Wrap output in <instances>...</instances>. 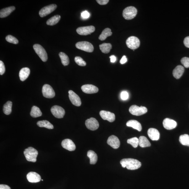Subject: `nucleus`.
Masks as SVG:
<instances>
[{
  "instance_id": "1",
  "label": "nucleus",
  "mask_w": 189,
  "mask_h": 189,
  "mask_svg": "<svg viewBox=\"0 0 189 189\" xmlns=\"http://www.w3.org/2000/svg\"><path fill=\"white\" fill-rule=\"evenodd\" d=\"M120 164L122 167H126L129 170L138 169L142 165L141 163L138 160L132 158L123 159L120 161Z\"/></svg>"
},
{
  "instance_id": "2",
  "label": "nucleus",
  "mask_w": 189,
  "mask_h": 189,
  "mask_svg": "<svg viewBox=\"0 0 189 189\" xmlns=\"http://www.w3.org/2000/svg\"><path fill=\"white\" fill-rule=\"evenodd\" d=\"M26 158L28 161L35 162L38 152L37 150L32 147H29L25 150L24 152Z\"/></svg>"
},
{
  "instance_id": "3",
  "label": "nucleus",
  "mask_w": 189,
  "mask_h": 189,
  "mask_svg": "<svg viewBox=\"0 0 189 189\" xmlns=\"http://www.w3.org/2000/svg\"><path fill=\"white\" fill-rule=\"evenodd\" d=\"M137 11L135 7L129 6L124 9L123 12V17L126 20H131L136 16Z\"/></svg>"
},
{
  "instance_id": "4",
  "label": "nucleus",
  "mask_w": 189,
  "mask_h": 189,
  "mask_svg": "<svg viewBox=\"0 0 189 189\" xmlns=\"http://www.w3.org/2000/svg\"><path fill=\"white\" fill-rule=\"evenodd\" d=\"M33 48L35 52L39 56L40 58L43 62L47 60L48 56L46 51L42 46L38 44L33 45Z\"/></svg>"
},
{
  "instance_id": "5",
  "label": "nucleus",
  "mask_w": 189,
  "mask_h": 189,
  "mask_svg": "<svg viewBox=\"0 0 189 189\" xmlns=\"http://www.w3.org/2000/svg\"><path fill=\"white\" fill-rule=\"evenodd\" d=\"M76 47L79 50L87 52H92L94 50V47L92 44L87 41H81L77 43Z\"/></svg>"
},
{
  "instance_id": "6",
  "label": "nucleus",
  "mask_w": 189,
  "mask_h": 189,
  "mask_svg": "<svg viewBox=\"0 0 189 189\" xmlns=\"http://www.w3.org/2000/svg\"><path fill=\"white\" fill-rule=\"evenodd\" d=\"M129 111L131 114L138 116L146 113L147 112V110L146 107L143 106L139 107L136 105H133L129 108Z\"/></svg>"
},
{
  "instance_id": "7",
  "label": "nucleus",
  "mask_w": 189,
  "mask_h": 189,
  "mask_svg": "<svg viewBox=\"0 0 189 189\" xmlns=\"http://www.w3.org/2000/svg\"><path fill=\"white\" fill-rule=\"evenodd\" d=\"M126 44L129 48L134 50L139 47L140 42L138 38L134 36H131L126 40Z\"/></svg>"
},
{
  "instance_id": "8",
  "label": "nucleus",
  "mask_w": 189,
  "mask_h": 189,
  "mask_svg": "<svg viewBox=\"0 0 189 189\" xmlns=\"http://www.w3.org/2000/svg\"><path fill=\"white\" fill-rule=\"evenodd\" d=\"M42 93L43 96L47 98H53L55 96V92L53 88L48 84H45L43 86Z\"/></svg>"
},
{
  "instance_id": "9",
  "label": "nucleus",
  "mask_w": 189,
  "mask_h": 189,
  "mask_svg": "<svg viewBox=\"0 0 189 189\" xmlns=\"http://www.w3.org/2000/svg\"><path fill=\"white\" fill-rule=\"evenodd\" d=\"M51 112L54 117L58 118L64 117L65 111L64 109L58 105H54L51 108Z\"/></svg>"
},
{
  "instance_id": "10",
  "label": "nucleus",
  "mask_w": 189,
  "mask_h": 189,
  "mask_svg": "<svg viewBox=\"0 0 189 189\" xmlns=\"http://www.w3.org/2000/svg\"><path fill=\"white\" fill-rule=\"evenodd\" d=\"M56 4H53L45 6L41 9L39 12V14L40 17H45L51 13L55 10L57 8Z\"/></svg>"
},
{
  "instance_id": "11",
  "label": "nucleus",
  "mask_w": 189,
  "mask_h": 189,
  "mask_svg": "<svg viewBox=\"0 0 189 189\" xmlns=\"http://www.w3.org/2000/svg\"><path fill=\"white\" fill-rule=\"evenodd\" d=\"M95 31V27L93 26L81 27L77 28L76 32L78 34L82 35H90Z\"/></svg>"
},
{
  "instance_id": "12",
  "label": "nucleus",
  "mask_w": 189,
  "mask_h": 189,
  "mask_svg": "<svg viewBox=\"0 0 189 189\" xmlns=\"http://www.w3.org/2000/svg\"><path fill=\"white\" fill-rule=\"evenodd\" d=\"M85 125L90 130L94 131L99 128V124L98 121L94 118H90L85 121Z\"/></svg>"
},
{
  "instance_id": "13",
  "label": "nucleus",
  "mask_w": 189,
  "mask_h": 189,
  "mask_svg": "<svg viewBox=\"0 0 189 189\" xmlns=\"http://www.w3.org/2000/svg\"><path fill=\"white\" fill-rule=\"evenodd\" d=\"M70 100L74 105L79 107L81 105V102L79 96L72 90L68 92Z\"/></svg>"
},
{
  "instance_id": "14",
  "label": "nucleus",
  "mask_w": 189,
  "mask_h": 189,
  "mask_svg": "<svg viewBox=\"0 0 189 189\" xmlns=\"http://www.w3.org/2000/svg\"><path fill=\"white\" fill-rule=\"evenodd\" d=\"M101 117L105 120H107L110 122H113L115 120L114 113L109 111L105 110L101 111L100 113Z\"/></svg>"
},
{
  "instance_id": "15",
  "label": "nucleus",
  "mask_w": 189,
  "mask_h": 189,
  "mask_svg": "<svg viewBox=\"0 0 189 189\" xmlns=\"http://www.w3.org/2000/svg\"><path fill=\"white\" fill-rule=\"evenodd\" d=\"M107 143L108 145L114 149H117L120 146V140L117 137L114 135H112L109 137Z\"/></svg>"
},
{
  "instance_id": "16",
  "label": "nucleus",
  "mask_w": 189,
  "mask_h": 189,
  "mask_svg": "<svg viewBox=\"0 0 189 189\" xmlns=\"http://www.w3.org/2000/svg\"><path fill=\"white\" fill-rule=\"evenodd\" d=\"M61 145L64 148L69 151H73L76 149V145L74 142L69 139L64 140L62 142Z\"/></svg>"
},
{
  "instance_id": "17",
  "label": "nucleus",
  "mask_w": 189,
  "mask_h": 189,
  "mask_svg": "<svg viewBox=\"0 0 189 189\" xmlns=\"http://www.w3.org/2000/svg\"><path fill=\"white\" fill-rule=\"evenodd\" d=\"M81 89L84 92L88 94H94L98 91V88L92 84H85L82 85Z\"/></svg>"
},
{
  "instance_id": "18",
  "label": "nucleus",
  "mask_w": 189,
  "mask_h": 189,
  "mask_svg": "<svg viewBox=\"0 0 189 189\" xmlns=\"http://www.w3.org/2000/svg\"><path fill=\"white\" fill-rule=\"evenodd\" d=\"M163 125L165 129L170 130L175 128L177 126V123L172 119L166 118L163 121Z\"/></svg>"
},
{
  "instance_id": "19",
  "label": "nucleus",
  "mask_w": 189,
  "mask_h": 189,
  "mask_svg": "<svg viewBox=\"0 0 189 189\" xmlns=\"http://www.w3.org/2000/svg\"><path fill=\"white\" fill-rule=\"evenodd\" d=\"M28 182L31 183H37L40 182L41 176L37 173L30 172L28 173L27 176Z\"/></svg>"
},
{
  "instance_id": "20",
  "label": "nucleus",
  "mask_w": 189,
  "mask_h": 189,
  "mask_svg": "<svg viewBox=\"0 0 189 189\" xmlns=\"http://www.w3.org/2000/svg\"><path fill=\"white\" fill-rule=\"evenodd\" d=\"M147 134L152 141L158 140L160 138V133L157 129L154 128H150L147 131Z\"/></svg>"
},
{
  "instance_id": "21",
  "label": "nucleus",
  "mask_w": 189,
  "mask_h": 189,
  "mask_svg": "<svg viewBox=\"0 0 189 189\" xmlns=\"http://www.w3.org/2000/svg\"><path fill=\"white\" fill-rule=\"evenodd\" d=\"M184 71V68L183 66L178 65L173 70V76L175 79H179L183 76Z\"/></svg>"
},
{
  "instance_id": "22",
  "label": "nucleus",
  "mask_w": 189,
  "mask_h": 189,
  "mask_svg": "<svg viewBox=\"0 0 189 189\" xmlns=\"http://www.w3.org/2000/svg\"><path fill=\"white\" fill-rule=\"evenodd\" d=\"M30 73V70L29 68L25 67L20 70L19 73L20 80L22 81H25L29 76Z\"/></svg>"
},
{
  "instance_id": "23",
  "label": "nucleus",
  "mask_w": 189,
  "mask_h": 189,
  "mask_svg": "<svg viewBox=\"0 0 189 189\" xmlns=\"http://www.w3.org/2000/svg\"><path fill=\"white\" fill-rule=\"evenodd\" d=\"M126 125L127 126L131 127L139 131H141L142 130V126L141 123L136 120L129 121L127 122Z\"/></svg>"
},
{
  "instance_id": "24",
  "label": "nucleus",
  "mask_w": 189,
  "mask_h": 189,
  "mask_svg": "<svg viewBox=\"0 0 189 189\" xmlns=\"http://www.w3.org/2000/svg\"><path fill=\"white\" fill-rule=\"evenodd\" d=\"M15 9L14 6H12L2 9L0 12V17L3 18L8 16L14 11Z\"/></svg>"
},
{
  "instance_id": "25",
  "label": "nucleus",
  "mask_w": 189,
  "mask_h": 189,
  "mask_svg": "<svg viewBox=\"0 0 189 189\" xmlns=\"http://www.w3.org/2000/svg\"><path fill=\"white\" fill-rule=\"evenodd\" d=\"M87 156L89 158L90 163L91 164H95L97 161V156L95 152L89 150L87 152Z\"/></svg>"
},
{
  "instance_id": "26",
  "label": "nucleus",
  "mask_w": 189,
  "mask_h": 189,
  "mask_svg": "<svg viewBox=\"0 0 189 189\" xmlns=\"http://www.w3.org/2000/svg\"><path fill=\"white\" fill-rule=\"evenodd\" d=\"M139 145L142 147H146L151 146V144L146 137L141 136L139 138Z\"/></svg>"
},
{
  "instance_id": "27",
  "label": "nucleus",
  "mask_w": 189,
  "mask_h": 189,
  "mask_svg": "<svg viewBox=\"0 0 189 189\" xmlns=\"http://www.w3.org/2000/svg\"><path fill=\"white\" fill-rule=\"evenodd\" d=\"M30 115L32 117L37 118L42 116V113L40 109L36 106H34L32 108Z\"/></svg>"
},
{
  "instance_id": "28",
  "label": "nucleus",
  "mask_w": 189,
  "mask_h": 189,
  "mask_svg": "<svg viewBox=\"0 0 189 189\" xmlns=\"http://www.w3.org/2000/svg\"><path fill=\"white\" fill-rule=\"evenodd\" d=\"M112 35V33L109 28H106L103 30L100 35L99 39L101 41H103L106 39L107 37H109Z\"/></svg>"
},
{
  "instance_id": "29",
  "label": "nucleus",
  "mask_w": 189,
  "mask_h": 189,
  "mask_svg": "<svg viewBox=\"0 0 189 189\" xmlns=\"http://www.w3.org/2000/svg\"><path fill=\"white\" fill-rule=\"evenodd\" d=\"M37 125L40 127H43L49 129H52L54 128V126L49 121L46 120H43L38 121Z\"/></svg>"
},
{
  "instance_id": "30",
  "label": "nucleus",
  "mask_w": 189,
  "mask_h": 189,
  "mask_svg": "<svg viewBox=\"0 0 189 189\" xmlns=\"http://www.w3.org/2000/svg\"><path fill=\"white\" fill-rule=\"evenodd\" d=\"M99 47L102 53L107 54L109 53L112 48V45L110 43H105L100 45Z\"/></svg>"
},
{
  "instance_id": "31",
  "label": "nucleus",
  "mask_w": 189,
  "mask_h": 189,
  "mask_svg": "<svg viewBox=\"0 0 189 189\" xmlns=\"http://www.w3.org/2000/svg\"><path fill=\"white\" fill-rule=\"evenodd\" d=\"M61 16L59 15H54L49 19L47 22V24L48 25L53 26L59 22L60 20Z\"/></svg>"
},
{
  "instance_id": "32",
  "label": "nucleus",
  "mask_w": 189,
  "mask_h": 189,
  "mask_svg": "<svg viewBox=\"0 0 189 189\" xmlns=\"http://www.w3.org/2000/svg\"><path fill=\"white\" fill-rule=\"evenodd\" d=\"M12 103L10 101H8L4 105L3 110L5 114L9 115L12 112Z\"/></svg>"
},
{
  "instance_id": "33",
  "label": "nucleus",
  "mask_w": 189,
  "mask_h": 189,
  "mask_svg": "<svg viewBox=\"0 0 189 189\" xmlns=\"http://www.w3.org/2000/svg\"><path fill=\"white\" fill-rule=\"evenodd\" d=\"M59 56L60 57L61 63L64 66L68 65L69 63V58L65 53L63 52H60L59 54Z\"/></svg>"
},
{
  "instance_id": "34",
  "label": "nucleus",
  "mask_w": 189,
  "mask_h": 189,
  "mask_svg": "<svg viewBox=\"0 0 189 189\" xmlns=\"http://www.w3.org/2000/svg\"><path fill=\"white\" fill-rule=\"evenodd\" d=\"M179 142L183 146H189V136L187 134L181 135L179 137Z\"/></svg>"
},
{
  "instance_id": "35",
  "label": "nucleus",
  "mask_w": 189,
  "mask_h": 189,
  "mask_svg": "<svg viewBox=\"0 0 189 189\" xmlns=\"http://www.w3.org/2000/svg\"><path fill=\"white\" fill-rule=\"evenodd\" d=\"M128 144H130L134 148H136L139 145V139L137 137L128 139L127 140Z\"/></svg>"
},
{
  "instance_id": "36",
  "label": "nucleus",
  "mask_w": 189,
  "mask_h": 189,
  "mask_svg": "<svg viewBox=\"0 0 189 189\" xmlns=\"http://www.w3.org/2000/svg\"><path fill=\"white\" fill-rule=\"evenodd\" d=\"M6 40L7 42L14 44H17L19 43V41L17 39L11 35L7 36L6 37Z\"/></svg>"
},
{
  "instance_id": "37",
  "label": "nucleus",
  "mask_w": 189,
  "mask_h": 189,
  "mask_svg": "<svg viewBox=\"0 0 189 189\" xmlns=\"http://www.w3.org/2000/svg\"><path fill=\"white\" fill-rule=\"evenodd\" d=\"M74 60L76 63L78 65L81 66H85L86 65V63L84 60L80 56H76Z\"/></svg>"
},
{
  "instance_id": "38",
  "label": "nucleus",
  "mask_w": 189,
  "mask_h": 189,
  "mask_svg": "<svg viewBox=\"0 0 189 189\" xmlns=\"http://www.w3.org/2000/svg\"><path fill=\"white\" fill-rule=\"evenodd\" d=\"M181 63L186 68H189V58L187 57H183L181 60Z\"/></svg>"
},
{
  "instance_id": "39",
  "label": "nucleus",
  "mask_w": 189,
  "mask_h": 189,
  "mask_svg": "<svg viewBox=\"0 0 189 189\" xmlns=\"http://www.w3.org/2000/svg\"><path fill=\"white\" fill-rule=\"evenodd\" d=\"M128 93L126 91H123L121 92V99L123 100H126L128 99L129 98Z\"/></svg>"
},
{
  "instance_id": "40",
  "label": "nucleus",
  "mask_w": 189,
  "mask_h": 189,
  "mask_svg": "<svg viewBox=\"0 0 189 189\" xmlns=\"http://www.w3.org/2000/svg\"><path fill=\"white\" fill-rule=\"evenodd\" d=\"M6 71V68L3 62L2 61H0V74L3 75Z\"/></svg>"
},
{
  "instance_id": "41",
  "label": "nucleus",
  "mask_w": 189,
  "mask_h": 189,
  "mask_svg": "<svg viewBox=\"0 0 189 189\" xmlns=\"http://www.w3.org/2000/svg\"><path fill=\"white\" fill-rule=\"evenodd\" d=\"M81 16L84 19H87L90 16V14L87 11L83 12L81 14Z\"/></svg>"
},
{
  "instance_id": "42",
  "label": "nucleus",
  "mask_w": 189,
  "mask_h": 189,
  "mask_svg": "<svg viewBox=\"0 0 189 189\" xmlns=\"http://www.w3.org/2000/svg\"><path fill=\"white\" fill-rule=\"evenodd\" d=\"M97 2L98 3L101 5H105L108 3L109 1V0H97Z\"/></svg>"
},
{
  "instance_id": "43",
  "label": "nucleus",
  "mask_w": 189,
  "mask_h": 189,
  "mask_svg": "<svg viewBox=\"0 0 189 189\" xmlns=\"http://www.w3.org/2000/svg\"><path fill=\"white\" fill-rule=\"evenodd\" d=\"M183 43L186 47L189 48V36L185 38Z\"/></svg>"
},
{
  "instance_id": "44",
  "label": "nucleus",
  "mask_w": 189,
  "mask_h": 189,
  "mask_svg": "<svg viewBox=\"0 0 189 189\" xmlns=\"http://www.w3.org/2000/svg\"><path fill=\"white\" fill-rule=\"evenodd\" d=\"M127 61V59L126 56L125 55H124L121 60L120 63L121 64H123L125 63Z\"/></svg>"
},
{
  "instance_id": "45",
  "label": "nucleus",
  "mask_w": 189,
  "mask_h": 189,
  "mask_svg": "<svg viewBox=\"0 0 189 189\" xmlns=\"http://www.w3.org/2000/svg\"><path fill=\"white\" fill-rule=\"evenodd\" d=\"M0 189H11L9 186L6 185H0Z\"/></svg>"
},
{
  "instance_id": "46",
  "label": "nucleus",
  "mask_w": 189,
  "mask_h": 189,
  "mask_svg": "<svg viewBox=\"0 0 189 189\" xmlns=\"http://www.w3.org/2000/svg\"><path fill=\"white\" fill-rule=\"evenodd\" d=\"M111 63H114L116 61V58L115 55H112L110 56Z\"/></svg>"
},
{
  "instance_id": "47",
  "label": "nucleus",
  "mask_w": 189,
  "mask_h": 189,
  "mask_svg": "<svg viewBox=\"0 0 189 189\" xmlns=\"http://www.w3.org/2000/svg\"><path fill=\"white\" fill-rule=\"evenodd\" d=\"M42 180V181H43V180L42 179V180Z\"/></svg>"
}]
</instances>
